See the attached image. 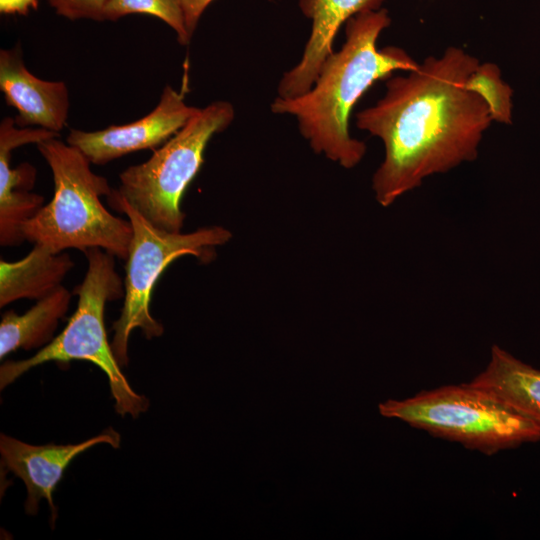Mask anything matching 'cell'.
I'll list each match as a JSON object with an SVG mask.
<instances>
[{
	"instance_id": "obj_1",
	"label": "cell",
	"mask_w": 540,
	"mask_h": 540,
	"mask_svg": "<svg viewBox=\"0 0 540 540\" xmlns=\"http://www.w3.org/2000/svg\"><path fill=\"white\" fill-rule=\"evenodd\" d=\"M479 63L466 50L449 46L405 75L389 77L383 97L357 113L356 127L384 145V159L372 177L381 206L392 205L426 178L477 158L493 122L483 100L465 86Z\"/></svg>"
},
{
	"instance_id": "obj_16",
	"label": "cell",
	"mask_w": 540,
	"mask_h": 540,
	"mask_svg": "<svg viewBox=\"0 0 540 540\" xmlns=\"http://www.w3.org/2000/svg\"><path fill=\"white\" fill-rule=\"evenodd\" d=\"M129 14H147L159 18L176 33L181 45L189 44L191 37L185 25L182 8L178 0H108L105 18L117 21Z\"/></svg>"
},
{
	"instance_id": "obj_12",
	"label": "cell",
	"mask_w": 540,
	"mask_h": 540,
	"mask_svg": "<svg viewBox=\"0 0 540 540\" xmlns=\"http://www.w3.org/2000/svg\"><path fill=\"white\" fill-rule=\"evenodd\" d=\"M74 267L65 252L54 253L47 247L34 244L22 259L14 262L0 260V307L19 299L40 300L60 286Z\"/></svg>"
},
{
	"instance_id": "obj_4",
	"label": "cell",
	"mask_w": 540,
	"mask_h": 540,
	"mask_svg": "<svg viewBox=\"0 0 540 540\" xmlns=\"http://www.w3.org/2000/svg\"><path fill=\"white\" fill-rule=\"evenodd\" d=\"M88 268L81 284L74 289L78 296L76 311L66 327L48 345L30 358L5 361L0 367L1 389L28 370L47 362L68 363L82 360L93 363L107 376L115 410L134 418L149 408V400L136 393L120 369L104 324L105 305L124 296L122 279L115 268V256L101 248L83 252Z\"/></svg>"
},
{
	"instance_id": "obj_17",
	"label": "cell",
	"mask_w": 540,
	"mask_h": 540,
	"mask_svg": "<svg viewBox=\"0 0 540 540\" xmlns=\"http://www.w3.org/2000/svg\"><path fill=\"white\" fill-rule=\"evenodd\" d=\"M108 0H48L56 14L69 20L104 21Z\"/></svg>"
},
{
	"instance_id": "obj_2",
	"label": "cell",
	"mask_w": 540,
	"mask_h": 540,
	"mask_svg": "<svg viewBox=\"0 0 540 540\" xmlns=\"http://www.w3.org/2000/svg\"><path fill=\"white\" fill-rule=\"evenodd\" d=\"M390 24L385 8L351 17L345 24L344 44L323 63L311 88L296 97H276L270 105L275 114L295 117L300 134L315 153L346 169L357 166L367 150L349 131L355 104L375 82L419 65L400 47L377 48L380 34Z\"/></svg>"
},
{
	"instance_id": "obj_7",
	"label": "cell",
	"mask_w": 540,
	"mask_h": 540,
	"mask_svg": "<svg viewBox=\"0 0 540 540\" xmlns=\"http://www.w3.org/2000/svg\"><path fill=\"white\" fill-rule=\"evenodd\" d=\"M231 103L218 100L197 112L145 162L132 165L119 176L115 193L154 226L181 232L185 214L181 200L204 163L212 136L234 120Z\"/></svg>"
},
{
	"instance_id": "obj_18",
	"label": "cell",
	"mask_w": 540,
	"mask_h": 540,
	"mask_svg": "<svg viewBox=\"0 0 540 540\" xmlns=\"http://www.w3.org/2000/svg\"><path fill=\"white\" fill-rule=\"evenodd\" d=\"M183 11L186 29L192 38L200 17L213 0H178Z\"/></svg>"
},
{
	"instance_id": "obj_6",
	"label": "cell",
	"mask_w": 540,
	"mask_h": 540,
	"mask_svg": "<svg viewBox=\"0 0 540 540\" xmlns=\"http://www.w3.org/2000/svg\"><path fill=\"white\" fill-rule=\"evenodd\" d=\"M112 208L124 213L132 227L126 261L124 304L113 323L112 350L120 366L128 364V343L133 330L140 329L147 339L159 337L163 325L150 313L152 290L169 264L191 255L209 262L217 246L227 243L231 233L221 226L200 228L190 233L162 230L135 210L112 189L107 196Z\"/></svg>"
},
{
	"instance_id": "obj_5",
	"label": "cell",
	"mask_w": 540,
	"mask_h": 540,
	"mask_svg": "<svg viewBox=\"0 0 540 540\" xmlns=\"http://www.w3.org/2000/svg\"><path fill=\"white\" fill-rule=\"evenodd\" d=\"M378 409L383 417L399 419L485 453L540 440V425L469 383L421 391L402 400L389 399Z\"/></svg>"
},
{
	"instance_id": "obj_15",
	"label": "cell",
	"mask_w": 540,
	"mask_h": 540,
	"mask_svg": "<svg viewBox=\"0 0 540 540\" xmlns=\"http://www.w3.org/2000/svg\"><path fill=\"white\" fill-rule=\"evenodd\" d=\"M465 86L483 100L492 121L504 125L513 123V90L502 79L497 64L479 63L469 75Z\"/></svg>"
},
{
	"instance_id": "obj_3",
	"label": "cell",
	"mask_w": 540,
	"mask_h": 540,
	"mask_svg": "<svg viewBox=\"0 0 540 540\" xmlns=\"http://www.w3.org/2000/svg\"><path fill=\"white\" fill-rule=\"evenodd\" d=\"M54 182L52 199L22 226L25 240L54 253L101 248L126 260L132 238L129 220L111 214L100 197L112 188L95 174L89 159L76 147L51 138L37 144Z\"/></svg>"
},
{
	"instance_id": "obj_14",
	"label": "cell",
	"mask_w": 540,
	"mask_h": 540,
	"mask_svg": "<svg viewBox=\"0 0 540 540\" xmlns=\"http://www.w3.org/2000/svg\"><path fill=\"white\" fill-rule=\"evenodd\" d=\"M72 293L60 286L50 295L37 300L24 314L9 310L0 323V358L18 349H41L55 337L58 322L69 309Z\"/></svg>"
},
{
	"instance_id": "obj_11",
	"label": "cell",
	"mask_w": 540,
	"mask_h": 540,
	"mask_svg": "<svg viewBox=\"0 0 540 540\" xmlns=\"http://www.w3.org/2000/svg\"><path fill=\"white\" fill-rule=\"evenodd\" d=\"M385 0H298L302 13L311 20V32L299 62L279 81L277 97L292 98L308 91L326 59L341 26L354 15L378 10Z\"/></svg>"
},
{
	"instance_id": "obj_19",
	"label": "cell",
	"mask_w": 540,
	"mask_h": 540,
	"mask_svg": "<svg viewBox=\"0 0 540 540\" xmlns=\"http://www.w3.org/2000/svg\"><path fill=\"white\" fill-rule=\"evenodd\" d=\"M38 0H0L2 14L27 15L31 10H37Z\"/></svg>"
},
{
	"instance_id": "obj_10",
	"label": "cell",
	"mask_w": 540,
	"mask_h": 540,
	"mask_svg": "<svg viewBox=\"0 0 540 540\" xmlns=\"http://www.w3.org/2000/svg\"><path fill=\"white\" fill-rule=\"evenodd\" d=\"M0 89L6 103L17 110V126H37L59 133L66 125L70 101L66 84L46 81L24 65L19 45L0 51Z\"/></svg>"
},
{
	"instance_id": "obj_8",
	"label": "cell",
	"mask_w": 540,
	"mask_h": 540,
	"mask_svg": "<svg viewBox=\"0 0 540 540\" xmlns=\"http://www.w3.org/2000/svg\"><path fill=\"white\" fill-rule=\"evenodd\" d=\"M199 108L188 106L184 94L167 85L157 106L147 115L124 125L88 132L71 130L67 143L91 163L104 165L144 149H155L180 130Z\"/></svg>"
},
{
	"instance_id": "obj_13",
	"label": "cell",
	"mask_w": 540,
	"mask_h": 540,
	"mask_svg": "<svg viewBox=\"0 0 540 540\" xmlns=\"http://www.w3.org/2000/svg\"><path fill=\"white\" fill-rule=\"evenodd\" d=\"M470 385L483 389L540 425V370L524 363L498 345Z\"/></svg>"
},
{
	"instance_id": "obj_9",
	"label": "cell",
	"mask_w": 540,
	"mask_h": 540,
	"mask_svg": "<svg viewBox=\"0 0 540 540\" xmlns=\"http://www.w3.org/2000/svg\"><path fill=\"white\" fill-rule=\"evenodd\" d=\"M120 440V434L112 428L83 442L65 445L53 443L32 445L2 433L1 468L24 482L27 490L25 501L27 514H36L40 501L42 499L47 501L53 526L57 516L53 492L72 460L95 445L109 444L113 448H118Z\"/></svg>"
}]
</instances>
